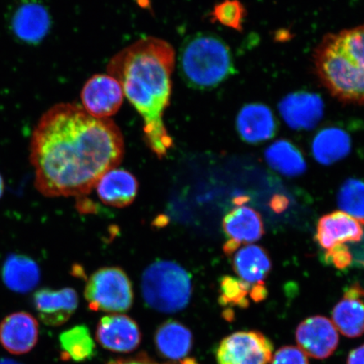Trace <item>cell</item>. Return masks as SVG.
<instances>
[{"mask_svg":"<svg viewBox=\"0 0 364 364\" xmlns=\"http://www.w3.org/2000/svg\"><path fill=\"white\" fill-rule=\"evenodd\" d=\"M124 139L110 118H95L74 103L44 114L31 136L36 188L46 197H83L120 165Z\"/></svg>","mask_w":364,"mask_h":364,"instance_id":"1","label":"cell"},{"mask_svg":"<svg viewBox=\"0 0 364 364\" xmlns=\"http://www.w3.org/2000/svg\"><path fill=\"white\" fill-rule=\"evenodd\" d=\"M176 53L162 39H140L116 54L107 65L108 74L119 82L124 97L144 121V140L159 158L172 147L164 115L169 107Z\"/></svg>","mask_w":364,"mask_h":364,"instance_id":"2","label":"cell"},{"mask_svg":"<svg viewBox=\"0 0 364 364\" xmlns=\"http://www.w3.org/2000/svg\"><path fill=\"white\" fill-rule=\"evenodd\" d=\"M179 68L191 88L210 90L234 74L230 49L218 36L201 33L191 36L181 48Z\"/></svg>","mask_w":364,"mask_h":364,"instance_id":"3","label":"cell"},{"mask_svg":"<svg viewBox=\"0 0 364 364\" xmlns=\"http://www.w3.org/2000/svg\"><path fill=\"white\" fill-rule=\"evenodd\" d=\"M318 78L339 101L364 105V73L346 54L336 34L326 35L315 53Z\"/></svg>","mask_w":364,"mask_h":364,"instance_id":"4","label":"cell"},{"mask_svg":"<svg viewBox=\"0 0 364 364\" xmlns=\"http://www.w3.org/2000/svg\"><path fill=\"white\" fill-rule=\"evenodd\" d=\"M189 273L179 264L158 261L149 266L142 277L144 301L163 313H176L188 306L192 296Z\"/></svg>","mask_w":364,"mask_h":364,"instance_id":"5","label":"cell"},{"mask_svg":"<svg viewBox=\"0 0 364 364\" xmlns=\"http://www.w3.org/2000/svg\"><path fill=\"white\" fill-rule=\"evenodd\" d=\"M85 297L91 311L122 313L133 304V287L121 268L104 267L90 276Z\"/></svg>","mask_w":364,"mask_h":364,"instance_id":"6","label":"cell"},{"mask_svg":"<svg viewBox=\"0 0 364 364\" xmlns=\"http://www.w3.org/2000/svg\"><path fill=\"white\" fill-rule=\"evenodd\" d=\"M271 341L260 331H238L222 340L217 349L218 364H270Z\"/></svg>","mask_w":364,"mask_h":364,"instance_id":"7","label":"cell"},{"mask_svg":"<svg viewBox=\"0 0 364 364\" xmlns=\"http://www.w3.org/2000/svg\"><path fill=\"white\" fill-rule=\"evenodd\" d=\"M122 86L110 75H95L86 82L81 92L82 107L95 118H110L124 102Z\"/></svg>","mask_w":364,"mask_h":364,"instance_id":"8","label":"cell"},{"mask_svg":"<svg viewBox=\"0 0 364 364\" xmlns=\"http://www.w3.org/2000/svg\"><path fill=\"white\" fill-rule=\"evenodd\" d=\"M296 341L308 357L326 359L331 357L338 347V331L330 318L322 316H311L297 327Z\"/></svg>","mask_w":364,"mask_h":364,"instance_id":"9","label":"cell"},{"mask_svg":"<svg viewBox=\"0 0 364 364\" xmlns=\"http://www.w3.org/2000/svg\"><path fill=\"white\" fill-rule=\"evenodd\" d=\"M223 228L229 238L224 245V252L229 256L241 245L256 242L265 233L260 213L243 204L227 213L223 220Z\"/></svg>","mask_w":364,"mask_h":364,"instance_id":"10","label":"cell"},{"mask_svg":"<svg viewBox=\"0 0 364 364\" xmlns=\"http://www.w3.org/2000/svg\"><path fill=\"white\" fill-rule=\"evenodd\" d=\"M364 235V220L336 211L320 218L316 239L323 250H331L338 245L360 242Z\"/></svg>","mask_w":364,"mask_h":364,"instance_id":"11","label":"cell"},{"mask_svg":"<svg viewBox=\"0 0 364 364\" xmlns=\"http://www.w3.org/2000/svg\"><path fill=\"white\" fill-rule=\"evenodd\" d=\"M279 112L291 129L309 130L321 120L324 103L318 95L299 91L287 95L279 104Z\"/></svg>","mask_w":364,"mask_h":364,"instance_id":"12","label":"cell"},{"mask_svg":"<svg viewBox=\"0 0 364 364\" xmlns=\"http://www.w3.org/2000/svg\"><path fill=\"white\" fill-rule=\"evenodd\" d=\"M34 307L45 325L65 324L78 308L79 298L75 289H42L34 294Z\"/></svg>","mask_w":364,"mask_h":364,"instance_id":"13","label":"cell"},{"mask_svg":"<svg viewBox=\"0 0 364 364\" xmlns=\"http://www.w3.org/2000/svg\"><path fill=\"white\" fill-rule=\"evenodd\" d=\"M97 339L112 352L129 353L139 347L141 333L136 323L124 315H110L100 320Z\"/></svg>","mask_w":364,"mask_h":364,"instance_id":"14","label":"cell"},{"mask_svg":"<svg viewBox=\"0 0 364 364\" xmlns=\"http://www.w3.org/2000/svg\"><path fill=\"white\" fill-rule=\"evenodd\" d=\"M38 322L29 313L11 314L0 323V343L16 355L31 351L38 343Z\"/></svg>","mask_w":364,"mask_h":364,"instance_id":"15","label":"cell"},{"mask_svg":"<svg viewBox=\"0 0 364 364\" xmlns=\"http://www.w3.org/2000/svg\"><path fill=\"white\" fill-rule=\"evenodd\" d=\"M336 328L348 338H357L364 334V289L354 284L345 291L343 299L332 311Z\"/></svg>","mask_w":364,"mask_h":364,"instance_id":"16","label":"cell"},{"mask_svg":"<svg viewBox=\"0 0 364 364\" xmlns=\"http://www.w3.org/2000/svg\"><path fill=\"white\" fill-rule=\"evenodd\" d=\"M236 127L241 139L249 144L265 142L276 134L277 129L271 109L260 103L248 104L241 109Z\"/></svg>","mask_w":364,"mask_h":364,"instance_id":"17","label":"cell"},{"mask_svg":"<svg viewBox=\"0 0 364 364\" xmlns=\"http://www.w3.org/2000/svg\"><path fill=\"white\" fill-rule=\"evenodd\" d=\"M95 186L102 202L115 208L129 206L139 188L138 181L132 173L116 168L107 171Z\"/></svg>","mask_w":364,"mask_h":364,"instance_id":"18","label":"cell"},{"mask_svg":"<svg viewBox=\"0 0 364 364\" xmlns=\"http://www.w3.org/2000/svg\"><path fill=\"white\" fill-rule=\"evenodd\" d=\"M51 25L49 14L38 3L21 4L13 17L14 33L26 43H36L48 34Z\"/></svg>","mask_w":364,"mask_h":364,"instance_id":"19","label":"cell"},{"mask_svg":"<svg viewBox=\"0 0 364 364\" xmlns=\"http://www.w3.org/2000/svg\"><path fill=\"white\" fill-rule=\"evenodd\" d=\"M1 275L7 288L19 294L33 290L41 279L38 263L33 258L21 254H12L6 258Z\"/></svg>","mask_w":364,"mask_h":364,"instance_id":"20","label":"cell"},{"mask_svg":"<svg viewBox=\"0 0 364 364\" xmlns=\"http://www.w3.org/2000/svg\"><path fill=\"white\" fill-rule=\"evenodd\" d=\"M233 265L240 280L250 286L265 284L272 269L267 252L256 245H247L236 250Z\"/></svg>","mask_w":364,"mask_h":364,"instance_id":"21","label":"cell"},{"mask_svg":"<svg viewBox=\"0 0 364 364\" xmlns=\"http://www.w3.org/2000/svg\"><path fill=\"white\" fill-rule=\"evenodd\" d=\"M351 138L338 127H326L316 134L312 143V154L321 165L331 166L351 152Z\"/></svg>","mask_w":364,"mask_h":364,"instance_id":"22","label":"cell"},{"mask_svg":"<svg viewBox=\"0 0 364 364\" xmlns=\"http://www.w3.org/2000/svg\"><path fill=\"white\" fill-rule=\"evenodd\" d=\"M156 344L162 356L171 360H180L190 353L193 335L181 323L168 321L159 327L156 334Z\"/></svg>","mask_w":364,"mask_h":364,"instance_id":"23","label":"cell"},{"mask_svg":"<svg viewBox=\"0 0 364 364\" xmlns=\"http://www.w3.org/2000/svg\"><path fill=\"white\" fill-rule=\"evenodd\" d=\"M266 161L272 169L281 175L295 177L306 172V159L294 144L284 139L276 141L265 151Z\"/></svg>","mask_w":364,"mask_h":364,"instance_id":"24","label":"cell"},{"mask_svg":"<svg viewBox=\"0 0 364 364\" xmlns=\"http://www.w3.org/2000/svg\"><path fill=\"white\" fill-rule=\"evenodd\" d=\"M59 341L63 355L68 359L82 362L95 356V341L85 326H77L63 332Z\"/></svg>","mask_w":364,"mask_h":364,"instance_id":"25","label":"cell"},{"mask_svg":"<svg viewBox=\"0 0 364 364\" xmlns=\"http://www.w3.org/2000/svg\"><path fill=\"white\" fill-rule=\"evenodd\" d=\"M338 204L344 213L364 220V181L355 178L346 181L339 190Z\"/></svg>","mask_w":364,"mask_h":364,"instance_id":"26","label":"cell"},{"mask_svg":"<svg viewBox=\"0 0 364 364\" xmlns=\"http://www.w3.org/2000/svg\"><path fill=\"white\" fill-rule=\"evenodd\" d=\"M252 286L236 277L226 276L220 282V302L222 306H233L240 308L249 306Z\"/></svg>","mask_w":364,"mask_h":364,"instance_id":"27","label":"cell"},{"mask_svg":"<svg viewBox=\"0 0 364 364\" xmlns=\"http://www.w3.org/2000/svg\"><path fill=\"white\" fill-rule=\"evenodd\" d=\"M213 20L235 31L243 29L247 11L239 0H223L213 9Z\"/></svg>","mask_w":364,"mask_h":364,"instance_id":"28","label":"cell"},{"mask_svg":"<svg viewBox=\"0 0 364 364\" xmlns=\"http://www.w3.org/2000/svg\"><path fill=\"white\" fill-rule=\"evenodd\" d=\"M336 36L346 54L364 73V25L344 30Z\"/></svg>","mask_w":364,"mask_h":364,"instance_id":"29","label":"cell"},{"mask_svg":"<svg viewBox=\"0 0 364 364\" xmlns=\"http://www.w3.org/2000/svg\"><path fill=\"white\" fill-rule=\"evenodd\" d=\"M270 364H309V360L299 347L284 346L272 355Z\"/></svg>","mask_w":364,"mask_h":364,"instance_id":"30","label":"cell"},{"mask_svg":"<svg viewBox=\"0 0 364 364\" xmlns=\"http://www.w3.org/2000/svg\"><path fill=\"white\" fill-rule=\"evenodd\" d=\"M353 256L348 245H338L327 250L325 253V261L330 263L339 270L346 269L351 266Z\"/></svg>","mask_w":364,"mask_h":364,"instance_id":"31","label":"cell"},{"mask_svg":"<svg viewBox=\"0 0 364 364\" xmlns=\"http://www.w3.org/2000/svg\"><path fill=\"white\" fill-rule=\"evenodd\" d=\"M108 364H161L152 360L149 358L144 356L143 354L139 355L134 358L118 359V360L112 361Z\"/></svg>","mask_w":364,"mask_h":364,"instance_id":"32","label":"cell"},{"mask_svg":"<svg viewBox=\"0 0 364 364\" xmlns=\"http://www.w3.org/2000/svg\"><path fill=\"white\" fill-rule=\"evenodd\" d=\"M347 364H364V344L349 353Z\"/></svg>","mask_w":364,"mask_h":364,"instance_id":"33","label":"cell"},{"mask_svg":"<svg viewBox=\"0 0 364 364\" xmlns=\"http://www.w3.org/2000/svg\"><path fill=\"white\" fill-rule=\"evenodd\" d=\"M0 364H22L11 358H1L0 359Z\"/></svg>","mask_w":364,"mask_h":364,"instance_id":"34","label":"cell"},{"mask_svg":"<svg viewBox=\"0 0 364 364\" xmlns=\"http://www.w3.org/2000/svg\"><path fill=\"white\" fill-rule=\"evenodd\" d=\"M4 191V181L1 175H0V198H2Z\"/></svg>","mask_w":364,"mask_h":364,"instance_id":"35","label":"cell"},{"mask_svg":"<svg viewBox=\"0 0 364 364\" xmlns=\"http://www.w3.org/2000/svg\"><path fill=\"white\" fill-rule=\"evenodd\" d=\"M181 364H198L197 362L194 360V359L192 358H188L185 359L183 362L181 363Z\"/></svg>","mask_w":364,"mask_h":364,"instance_id":"36","label":"cell"}]
</instances>
